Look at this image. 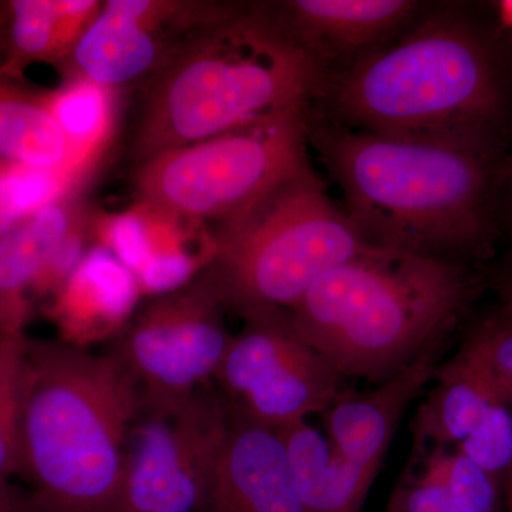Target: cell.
<instances>
[{
  "label": "cell",
  "mask_w": 512,
  "mask_h": 512,
  "mask_svg": "<svg viewBox=\"0 0 512 512\" xmlns=\"http://www.w3.org/2000/svg\"><path fill=\"white\" fill-rule=\"evenodd\" d=\"M439 356L421 357L370 392L345 390L323 413L333 456L377 476L404 413L436 375Z\"/></svg>",
  "instance_id": "obj_14"
},
{
  "label": "cell",
  "mask_w": 512,
  "mask_h": 512,
  "mask_svg": "<svg viewBox=\"0 0 512 512\" xmlns=\"http://www.w3.org/2000/svg\"><path fill=\"white\" fill-rule=\"evenodd\" d=\"M412 0H289L262 6L285 37L311 57H359L404 28L416 15Z\"/></svg>",
  "instance_id": "obj_13"
},
{
  "label": "cell",
  "mask_w": 512,
  "mask_h": 512,
  "mask_svg": "<svg viewBox=\"0 0 512 512\" xmlns=\"http://www.w3.org/2000/svg\"><path fill=\"white\" fill-rule=\"evenodd\" d=\"M0 163L67 174L70 147L47 94L26 89L0 67Z\"/></svg>",
  "instance_id": "obj_20"
},
{
  "label": "cell",
  "mask_w": 512,
  "mask_h": 512,
  "mask_svg": "<svg viewBox=\"0 0 512 512\" xmlns=\"http://www.w3.org/2000/svg\"><path fill=\"white\" fill-rule=\"evenodd\" d=\"M67 187L69 183L62 173L6 165L0 171V238Z\"/></svg>",
  "instance_id": "obj_22"
},
{
  "label": "cell",
  "mask_w": 512,
  "mask_h": 512,
  "mask_svg": "<svg viewBox=\"0 0 512 512\" xmlns=\"http://www.w3.org/2000/svg\"><path fill=\"white\" fill-rule=\"evenodd\" d=\"M241 318L212 379L229 413L282 430L325 413L345 392V379L302 338L289 311L265 309Z\"/></svg>",
  "instance_id": "obj_8"
},
{
  "label": "cell",
  "mask_w": 512,
  "mask_h": 512,
  "mask_svg": "<svg viewBox=\"0 0 512 512\" xmlns=\"http://www.w3.org/2000/svg\"><path fill=\"white\" fill-rule=\"evenodd\" d=\"M291 460L302 512H359L376 476L330 451L308 421L279 430Z\"/></svg>",
  "instance_id": "obj_19"
},
{
  "label": "cell",
  "mask_w": 512,
  "mask_h": 512,
  "mask_svg": "<svg viewBox=\"0 0 512 512\" xmlns=\"http://www.w3.org/2000/svg\"><path fill=\"white\" fill-rule=\"evenodd\" d=\"M448 457L450 453L443 448L429 451L420 473L397 487L387 512H450Z\"/></svg>",
  "instance_id": "obj_26"
},
{
  "label": "cell",
  "mask_w": 512,
  "mask_h": 512,
  "mask_svg": "<svg viewBox=\"0 0 512 512\" xmlns=\"http://www.w3.org/2000/svg\"><path fill=\"white\" fill-rule=\"evenodd\" d=\"M303 110L274 111L137 164L136 204L205 227L237 220L309 167Z\"/></svg>",
  "instance_id": "obj_7"
},
{
  "label": "cell",
  "mask_w": 512,
  "mask_h": 512,
  "mask_svg": "<svg viewBox=\"0 0 512 512\" xmlns=\"http://www.w3.org/2000/svg\"><path fill=\"white\" fill-rule=\"evenodd\" d=\"M228 312L204 269L138 313L114 356L137 380L144 403L177 402L212 382L234 336Z\"/></svg>",
  "instance_id": "obj_10"
},
{
  "label": "cell",
  "mask_w": 512,
  "mask_h": 512,
  "mask_svg": "<svg viewBox=\"0 0 512 512\" xmlns=\"http://www.w3.org/2000/svg\"><path fill=\"white\" fill-rule=\"evenodd\" d=\"M146 82L131 141L137 164L305 106L318 66L262 6H231L192 30Z\"/></svg>",
  "instance_id": "obj_4"
},
{
  "label": "cell",
  "mask_w": 512,
  "mask_h": 512,
  "mask_svg": "<svg viewBox=\"0 0 512 512\" xmlns=\"http://www.w3.org/2000/svg\"><path fill=\"white\" fill-rule=\"evenodd\" d=\"M136 275L103 245L90 248L55 293L52 315L63 342L80 346L120 328L140 295Z\"/></svg>",
  "instance_id": "obj_16"
},
{
  "label": "cell",
  "mask_w": 512,
  "mask_h": 512,
  "mask_svg": "<svg viewBox=\"0 0 512 512\" xmlns=\"http://www.w3.org/2000/svg\"><path fill=\"white\" fill-rule=\"evenodd\" d=\"M369 245L464 262L490 254L498 134L393 136L346 126L313 137Z\"/></svg>",
  "instance_id": "obj_1"
},
{
  "label": "cell",
  "mask_w": 512,
  "mask_h": 512,
  "mask_svg": "<svg viewBox=\"0 0 512 512\" xmlns=\"http://www.w3.org/2000/svg\"><path fill=\"white\" fill-rule=\"evenodd\" d=\"M457 451L498 481L512 474V409L495 402L485 410Z\"/></svg>",
  "instance_id": "obj_23"
},
{
  "label": "cell",
  "mask_w": 512,
  "mask_h": 512,
  "mask_svg": "<svg viewBox=\"0 0 512 512\" xmlns=\"http://www.w3.org/2000/svg\"><path fill=\"white\" fill-rule=\"evenodd\" d=\"M214 234L217 254L205 269L239 316L291 311L319 279L369 245L311 167Z\"/></svg>",
  "instance_id": "obj_6"
},
{
  "label": "cell",
  "mask_w": 512,
  "mask_h": 512,
  "mask_svg": "<svg viewBox=\"0 0 512 512\" xmlns=\"http://www.w3.org/2000/svg\"><path fill=\"white\" fill-rule=\"evenodd\" d=\"M28 339L25 332H0V423L19 424Z\"/></svg>",
  "instance_id": "obj_28"
},
{
  "label": "cell",
  "mask_w": 512,
  "mask_h": 512,
  "mask_svg": "<svg viewBox=\"0 0 512 512\" xmlns=\"http://www.w3.org/2000/svg\"><path fill=\"white\" fill-rule=\"evenodd\" d=\"M101 6L99 0L2 2L3 72L20 79L23 69L32 63L62 66Z\"/></svg>",
  "instance_id": "obj_18"
},
{
  "label": "cell",
  "mask_w": 512,
  "mask_h": 512,
  "mask_svg": "<svg viewBox=\"0 0 512 512\" xmlns=\"http://www.w3.org/2000/svg\"><path fill=\"white\" fill-rule=\"evenodd\" d=\"M508 481H510V488H511L510 497H511V512H512V474H511L510 478H508Z\"/></svg>",
  "instance_id": "obj_32"
},
{
  "label": "cell",
  "mask_w": 512,
  "mask_h": 512,
  "mask_svg": "<svg viewBox=\"0 0 512 512\" xmlns=\"http://www.w3.org/2000/svg\"><path fill=\"white\" fill-rule=\"evenodd\" d=\"M467 340L483 359L501 399L512 409L511 296H507L503 308L484 320Z\"/></svg>",
  "instance_id": "obj_25"
},
{
  "label": "cell",
  "mask_w": 512,
  "mask_h": 512,
  "mask_svg": "<svg viewBox=\"0 0 512 512\" xmlns=\"http://www.w3.org/2000/svg\"><path fill=\"white\" fill-rule=\"evenodd\" d=\"M82 205L79 187H67L0 238V332H25L29 293Z\"/></svg>",
  "instance_id": "obj_17"
},
{
  "label": "cell",
  "mask_w": 512,
  "mask_h": 512,
  "mask_svg": "<svg viewBox=\"0 0 512 512\" xmlns=\"http://www.w3.org/2000/svg\"><path fill=\"white\" fill-rule=\"evenodd\" d=\"M6 165H10V164L0 163V171H2L3 168L6 167Z\"/></svg>",
  "instance_id": "obj_33"
},
{
  "label": "cell",
  "mask_w": 512,
  "mask_h": 512,
  "mask_svg": "<svg viewBox=\"0 0 512 512\" xmlns=\"http://www.w3.org/2000/svg\"><path fill=\"white\" fill-rule=\"evenodd\" d=\"M94 238L109 249L121 264L134 275L146 265L151 254L150 221L143 208L136 207L123 214L93 212Z\"/></svg>",
  "instance_id": "obj_24"
},
{
  "label": "cell",
  "mask_w": 512,
  "mask_h": 512,
  "mask_svg": "<svg viewBox=\"0 0 512 512\" xmlns=\"http://www.w3.org/2000/svg\"><path fill=\"white\" fill-rule=\"evenodd\" d=\"M508 296H511V298H512V288H511V291L508 292Z\"/></svg>",
  "instance_id": "obj_34"
},
{
  "label": "cell",
  "mask_w": 512,
  "mask_h": 512,
  "mask_svg": "<svg viewBox=\"0 0 512 512\" xmlns=\"http://www.w3.org/2000/svg\"><path fill=\"white\" fill-rule=\"evenodd\" d=\"M204 512H302L279 430L229 413Z\"/></svg>",
  "instance_id": "obj_12"
},
{
  "label": "cell",
  "mask_w": 512,
  "mask_h": 512,
  "mask_svg": "<svg viewBox=\"0 0 512 512\" xmlns=\"http://www.w3.org/2000/svg\"><path fill=\"white\" fill-rule=\"evenodd\" d=\"M229 413L201 387L177 402L148 404L128 431L121 512H204Z\"/></svg>",
  "instance_id": "obj_9"
},
{
  "label": "cell",
  "mask_w": 512,
  "mask_h": 512,
  "mask_svg": "<svg viewBox=\"0 0 512 512\" xmlns=\"http://www.w3.org/2000/svg\"><path fill=\"white\" fill-rule=\"evenodd\" d=\"M207 2L109 0L62 64L64 80L82 79L117 90L150 79L198 26L217 18Z\"/></svg>",
  "instance_id": "obj_11"
},
{
  "label": "cell",
  "mask_w": 512,
  "mask_h": 512,
  "mask_svg": "<svg viewBox=\"0 0 512 512\" xmlns=\"http://www.w3.org/2000/svg\"><path fill=\"white\" fill-rule=\"evenodd\" d=\"M0 33H2V2H0Z\"/></svg>",
  "instance_id": "obj_31"
},
{
  "label": "cell",
  "mask_w": 512,
  "mask_h": 512,
  "mask_svg": "<svg viewBox=\"0 0 512 512\" xmlns=\"http://www.w3.org/2000/svg\"><path fill=\"white\" fill-rule=\"evenodd\" d=\"M137 380L116 356L28 339L19 409V468L35 512H121Z\"/></svg>",
  "instance_id": "obj_2"
},
{
  "label": "cell",
  "mask_w": 512,
  "mask_h": 512,
  "mask_svg": "<svg viewBox=\"0 0 512 512\" xmlns=\"http://www.w3.org/2000/svg\"><path fill=\"white\" fill-rule=\"evenodd\" d=\"M497 10L503 28L512 30V0L498 2Z\"/></svg>",
  "instance_id": "obj_30"
},
{
  "label": "cell",
  "mask_w": 512,
  "mask_h": 512,
  "mask_svg": "<svg viewBox=\"0 0 512 512\" xmlns=\"http://www.w3.org/2000/svg\"><path fill=\"white\" fill-rule=\"evenodd\" d=\"M433 382L414 413V454L458 446L491 404L504 402L483 359L468 340L456 355L437 367Z\"/></svg>",
  "instance_id": "obj_15"
},
{
  "label": "cell",
  "mask_w": 512,
  "mask_h": 512,
  "mask_svg": "<svg viewBox=\"0 0 512 512\" xmlns=\"http://www.w3.org/2000/svg\"><path fill=\"white\" fill-rule=\"evenodd\" d=\"M0 512H35L30 494L22 493L9 481H0Z\"/></svg>",
  "instance_id": "obj_29"
},
{
  "label": "cell",
  "mask_w": 512,
  "mask_h": 512,
  "mask_svg": "<svg viewBox=\"0 0 512 512\" xmlns=\"http://www.w3.org/2000/svg\"><path fill=\"white\" fill-rule=\"evenodd\" d=\"M500 481L463 454L450 453L447 491L450 512H495Z\"/></svg>",
  "instance_id": "obj_27"
},
{
  "label": "cell",
  "mask_w": 512,
  "mask_h": 512,
  "mask_svg": "<svg viewBox=\"0 0 512 512\" xmlns=\"http://www.w3.org/2000/svg\"><path fill=\"white\" fill-rule=\"evenodd\" d=\"M477 292L466 262L367 245L289 313L343 379L377 386L440 353Z\"/></svg>",
  "instance_id": "obj_3"
},
{
  "label": "cell",
  "mask_w": 512,
  "mask_h": 512,
  "mask_svg": "<svg viewBox=\"0 0 512 512\" xmlns=\"http://www.w3.org/2000/svg\"><path fill=\"white\" fill-rule=\"evenodd\" d=\"M116 90L97 86L87 80H64L56 92L47 94L50 110L70 147V164L67 181L79 185L90 168L94 154L113 130L114 100Z\"/></svg>",
  "instance_id": "obj_21"
},
{
  "label": "cell",
  "mask_w": 512,
  "mask_h": 512,
  "mask_svg": "<svg viewBox=\"0 0 512 512\" xmlns=\"http://www.w3.org/2000/svg\"><path fill=\"white\" fill-rule=\"evenodd\" d=\"M504 101L493 45L453 16L359 57L333 84L346 127L393 136L498 134Z\"/></svg>",
  "instance_id": "obj_5"
}]
</instances>
